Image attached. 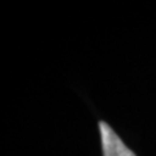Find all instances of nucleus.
Segmentation results:
<instances>
[{
    "mask_svg": "<svg viewBox=\"0 0 156 156\" xmlns=\"http://www.w3.org/2000/svg\"><path fill=\"white\" fill-rule=\"evenodd\" d=\"M99 130L104 156H135V154L126 147L121 138L107 122L101 121L99 124Z\"/></svg>",
    "mask_w": 156,
    "mask_h": 156,
    "instance_id": "nucleus-1",
    "label": "nucleus"
}]
</instances>
